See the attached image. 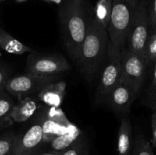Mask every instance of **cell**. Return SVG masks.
Listing matches in <instances>:
<instances>
[{
	"instance_id": "cell-12",
	"label": "cell",
	"mask_w": 156,
	"mask_h": 155,
	"mask_svg": "<svg viewBox=\"0 0 156 155\" xmlns=\"http://www.w3.org/2000/svg\"><path fill=\"white\" fill-rule=\"evenodd\" d=\"M66 83L63 81L53 82L44 87L39 93L38 98L50 107L59 108L66 94Z\"/></svg>"
},
{
	"instance_id": "cell-19",
	"label": "cell",
	"mask_w": 156,
	"mask_h": 155,
	"mask_svg": "<svg viewBox=\"0 0 156 155\" xmlns=\"http://www.w3.org/2000/svg\"><path fill=\"white\" fill-rule=\"evenodd\" d=\"M132 155H153V150L150 141L144 137H137Z\"/></svg>"
},
{
	"instance_id": "cell-18",
	"label": "cell",
	"mask_w": 156,
	"mask_h": 155,
	"mask_svg": "<svg viewBox=\"0 0 156 155\" xmlns=\"http://www.w3.org/2000/svg\"><path fill=\"white\" fill-rule=\"evenodd\" d=\"M13 100L5 93H0V123L5 126L7 122L12 121L10 115L13 109Z\"/></svg>"
},
{
	"instance_id": "cell-10",
	"label": "cell",
	"mask_w": 156,
	"mask_h": 155,
	"mask_svg": "<svg viewBox=\"0 0 156 155\" xmlns=\"http://www.w3.org/2000/svg\"><path fill=\"white\" fill-rule=\"evenodd\" d=\"M50 108L47 115L41 122L44 131V141L50 142L56 137L68 132L73 126L61 109L56 107Z\"/></svg>"
},
{
	"instance_id": "cell-22",
	"label": "cell",
	"mask_w": 156,
	"mask_h": 155,
	"mask_svg": "<svg viewBox=\"0 0 156 155\" xmlns=\"http://www.w3.org/2000/svg\"><path fill=\"white\" fill-rule=\"evenodd\" d=\"M149 9V18L150 22V32L156 33V0H152Z\"/></svg>"
},
{
	"instance_id": "cell-1",
	"label": "cell",
	"mask_w": 156,
	"mask_h": 155,
	"mask_svg": "<svg viewBox=\"0 0 156 155\" xmlns=\"http://www.w3.org/2000/svg\"><path fill=\"white\" fill-rule=\"evenodd\" d=\"M59 11L61 33L69 54L77 62L92 18L84 0H64Z\"/></svg>"
},
{
	"instance_id": "cell-25",
	"label": "cell",
	"mask_w": 156,
	"mask_h": 155,
	"mask_svg": "<svg viewBox=\"0 0 156 155\" xmlns=\"http://www.w3.org/2000/svg\"><path fill=\"white\" fill-rule=\"evenodd\" d=\"M7 71L5 70L0 68V93L2 92L3 89L5 88V84L8 81Z\"/></svg>"
},
{
	"instance_id": "cell-33",
	"label": "cell",
	"mask_w": 156,
	"mask_h": 155,
	"mask_svg": "<svg viewBox=\"0 0 156 155\" xmlns=\"http://www.w3.org/2000/svg\"><path fill=\"white\" fill-rule=\"evenodd\" d=\"M11 155H16V154H13V153H12V154H11Z\"/></svg>"
},
{
	"instance_id": "cell-21",
	"label": "cell",
	"mask_w": 156,
	"mask_h": 155,
	"mask_svg": "<svg viewBox=\"0 0 156 155\" xmlns=\"http://www.w3.org/2000/svg\"><path fill=\"white\" fill-rule=\"evenodd\" d=\"M146 60L147 63L154 62L156 59V33H152L149 36L146 49Z\"/></svg>"
},
{
	"instance_id": "cell-27",
	"label": "cell",
	"mask_w": 156,
	"mask_h": 155,
	"mask_svg": "<svg viewBox=\"0 0 156 155\" xmlns=\"http://www.w3.org/2000/svg\"><path fill=\"white\" fill-rule=\"evenodd\" d=\"M32 155H62V152L56 151V150H50V151L41 152V153H34Z\"/></svg>"
},
{
	"instance_id": "cell-8",
	"label": "cell",
	"mask_w": 156,
	"mask_h": 155,
	"mask_svg": "<svg viewBox=\"0 0 156 155\" xmlns=\"http://www.w3.org/2000/svg\"><path fill=\"white\" fill-rule=\"evenodd\" d=\"M27 71L41 75H59L70 69L66 59L61 56H43L30 53L27 60Z\"/></svg>"
},
{
	"instance_id": "cell-9",
	"label": "cell",
	"mask_w": 156,
	"mask_h": 155,
	"mask_svg": "<svg viewBox=\"0 0 156 155\" xmlns=\"http://www.w3.org/2000/svg\"><path fill=\"white\" fill-rule=\"evenodd\" d=\"M43 141H44V131L40 122L34 124L24 133L15 135L13 154H34Z\"/></svg>"
},
{
	"instance_id": "cell-3",
	"label": "cell",
	"mask_w": 156,
	"mask_h": 155,
	"mask_svg": "<svg viewBox=\"0 0 156 155\" xmlns=\"http://www.w3.org/2000/svg\"><path fill=\"white\" fill-rule=\"evenodd\" d=\"M139 3L140 0H113L108 31L111 42L120 50L126 48L129 29Z\"/></svg>"
},
{
	"instance_id": "cell-23",
	"label": "cell",
	"mask_w": 156,
	"mask_h": 155,
	"mask_svg": "<svg viewBox=\"0 0 156 155\" xmlns=\"http://www.w3.org/2000/svg\"><path fill=\"white\" fill-rule=\"evenodd\" d=\"M62 155H84V147L82 144L76 141L71 147L63 150Z\"/></svg>"
},
{
	"instance_id": "cell-6",
	"label": "cell",
	"mask_w": 156,
	"mask_h": 155,
	"mask_svg": "<svg viewBox=\"0 0 156 155\" xmlns=\"http://www.w3.org/2000/svg\"><path fill=\"white\" fill-rule=\"evenodd\" d=\"M59 81V75H41L27 72L8 79L5 88L12 95L25 98L30 94L39 93L47 85Z\"/></svg>"
},
{
	"instance_id": "cell-24",
	"label": "cell",
	"mask_w": 156,
	"mask_h": 155,
	"mask_svg": "<svg viewBox=\"0 0 156 155\" xmlns=\"http://www.w3.org/2000/svg\"><path fill=\"white\" fill-rule=\"evenodd\" d=\"M147 102L152 107L156 109V87H149L147 94Z\"/></svg>"
},
{
	"instance_id": "cell-14",
	"label": "cell",
	"mask_w": 156,
	"mask_h": 155,
	"mask_svg": "<svg viewBox=\"0 0 156 155\" xmlns=\"http://www.w3.org/2000/svg\"><path fill=\"white\" fill-rule=\"evenodd\" d=\"M37 103L34 99L27 97L15 105L10 119L15 122H22L30 119L37 109Z\"/></svg>"
},
{
	"instance_id": "cell-17",
	"label": "cell",
	"mask_w": 156,
	"mask_h": 155,
	"mask_svg": "<svg viewBox=\"0 0 156 155\" xmlns=\"http://www.w3.org/2000/svg\"><path fill=\"white\" fill-rule=\"evenodd\" d=\"M113 0H98L94 8L95 18L108 30L112 13Z\"/></svg>"
},
{
	"instance_id": "cell-15",
	"label": "cell",
	"mask_w": 156,
	"mask_h": 155,
	"mask_svg": "<svg viewBox=\"0 0 156 155\" xmlns=\"http://www.w3.org/2000/svg\"><path fill=\"white\" fill-rule=\"evenodd\" d=\"M0 48L8 53L14 55H22L31 53L32 50L19 40L11 36L5 30L0 28Z\"/></svg>"
},
{
	"instance_id": "cell-31",
	"label": "cell",
	"mask_w": 156,
	"mask_h": 155,
	"mask_svg": "<svg viewBox=\"0 0 156 155\" xmlns=\"http://www.w3.org/2000/svg\"><path fill=\"white\" fill-rule=\"evenodd\" d=\"M1 2H3V1H5V0H0Z\"/></svg>"
},
{
	"instance_id": "cell-20",
	"label": "cell",
	"mask_w": 156,
	"mask_h": 155,
	"mask_svg": "<svg viewBox=\"0 0 156 155\" xmlns=\"http://www.w3.org/2000/svg\"><path fill=\"white\" fill-rule=\"evenodd\" d=\"M15 135L10 133L0 138V155H11L13 153Z\"/></svg>"
},
{
	"instance_id": "cell-4",
	"label": "cell",
	"mask_w": 156,
	"mask_h": 155,
	"mask_svg": "<svg viewBox=\"0 0 156 155\" xmlns=\"http://www.w3.org/2000/svg\"><path fill=\"white\" fill-rule=\"evenodd\" d=\"M150 35L148 3L146 0H141L129 29L126 48L146 59L145 53Z\"/></svg>"
},
{
	"instance_id": "cell-35",
	"label": "cell",
	"mask_w": 156,
	"mask_h": 155,
	"mask_svg": "<svg viewBox=\"0 0 156 155\" xmlns=\"http://www.w3.org/2000/svg\"><path fill=\"white\" fill-rule=\"evenodd\" d=\"M0 3H1V1H0Z\"/></svg>"
},
{
	"instance_id": "cell-29",
	"label": "cell",
	"mask_w": 156,
	"mask_h": 155,
	"mask_svg": "<svg viewBox=\"0 0 156 155\" xmlns=\"http://www.w3.org/2000/svg\"><path fill=\"white\" fill-rule=\"evenodd\" d=\"M44 2H52L55 3V4L60 5L62 2V0H43Z\"/></svg>"
},
{
	"instance_id": "cell-34",
	"label": "cell",
	"mask_w": 156,
	"mask_h": 155,
	"mask_svg": "<svg viewBox=\"0 0 156 155\" xmlns=\"http://www.w3.org/2000/svg\"><path fill=\"white\" fill-rule=\"evenodd\" d=\"M155 112L156 113V109H155Z\"/></svg>"
},
{
	"instance_id": "cell-28",
	"label": "cell",
	"mask_w": 156,
	"mask_h": 155,
	"mask_svg": "<svg viewBox=\"0 0 156 155\" xmlns=\"http://www.w3.org/2000/svg\"><path fill=\"white\" fill-rule=\"evenodd\" d=\"M152 88L156 87V59L155 61V70H154V75H153V80H152V84H151V86Z\"/></svg>"
},
{
	"instance_id": "cell-26",
	"label": "cell",
	"mask_w": 156,
	"mask_h": 155,
	"mask_svg": "<svg viewBox=\"0 0 156 155\" xmlns=\"http://www.w3.org/2000/svg\"><path fill=\"white\" fill-rule=\"evenodd\" d=\"M152 144L153 147H156V113L155 112H154L152 115Z\"/></svg>"
},
{
	"instance_id": "cell-30",
	"label": "cell",
	"mask_w": 156,
	"mask_h": 155,
	"mask_svg": "<svg viewBox=\"0 0 156 155\" xmlns=\"http://www.w3.org/2000/svg\"><path fill=\"white\" fill-rule=\"evenodd\" d=\"M18 2H25L26 0H16Z\"/></svg>"
},
{
	"instance_id": "cell-16",
	"label": "cell",
	"mask_w": 156,
	"mask_h": 155,
	"mask_svg": "<svg viewBox=\"0 0 156 155\" xmlns=\"http://www.w3.org/2000/svg\"><path fill=\"white\" fill-rule=\"evenodd\" d=\"M80 134V130L73 125L68 132L56 137L50 141L52 150L60 152L66 150L76 142Z\"/></svg>"
},
{
	"instance_id": "cell-7",
	"label": "cell",
	"mask_w": 156,
	"mask_h": 155,
	"mask_svg": "<svg viewBox=\"0 0 156 155\" xmlns=\"http://www.w3.org/2000/svg\"><path fill=\"white\" fill-rule=\"evenodd\" d=\"M148 63L144 58L126 48L121 52V81L127 84L139 93L146 74Z\"/></svg>"
},
{
	"instance_id": "cell-11",
	"label": "cell",
	"mask_w": 156,
	"mask_h": 155,
	"mask_svg": "<svg viewBox=\"0 0 156 155\" xmlns=\"http://www.w3.org/2000/svg\"><path fill=\"white\" fill-rule=\"evenodd\" d=\"M138 92L132 87L121 81L108 94L107 99L114 110L119 112H128Z\"/></svg>"
},
{
	"instance_id": "cell-2",
	"label": "cell",
	"mask_w": 156,
	"mask_h": 155,
	"mask_svg": "<svg viewBox=\"0 0 156 155\" xmlns=\"http://www.w3.org/2000/svg\"><path fill=\"white\" fill-rule=\"evenodd\" d=\"M109 42L108 29L95 18H92L77 60L85 74L93 75L102 68Z\"/></svg>"
},
{
	"instance_id": "cell-5",
	"label": "cell",
	"mask_w": 156,
	"mask_h": 155,
	"mask_svg": "<svg viewBox=\"0 0 156 155\" xmlns=\"http://www.w3.org/2000/svg\"><path fill=\"white\" fill-rule=\"evenodd\" d=\"M121 52L110 40L108 54L101 68L97 97L106 98L108 94L121 82Z\"/></svg>"
},
{
	"instance_id": "cell-32",
	"label": "cell",
	"mask_w": 156,
	"mask_h": 155,
	"mask_svg": "<svg viewBox=\"0 0 156 155\" xmlns=\"http://www.w3.org/2000/svg\"><path fill=\"white\" fill-rule=\"evenodd\" d=\"M0 126H2V124H1V123H0Z\"/></svg>"
},
{
	"instance_id": "cell-13",
	"label": "cell",
	"mask_w": 156,
	"mask_h": 155,
	"mask_svg": "<svg viewBox=\"0 0 156 155\" xmlns=\"http://www.w3.org/2000/svg\"><path fill=\"white\" fill-rule=\"evenodd\" d=\"M133 143V129L128 117L121 120L117 137L118 155H130Z\"/></svg>"
}]
</instances>
